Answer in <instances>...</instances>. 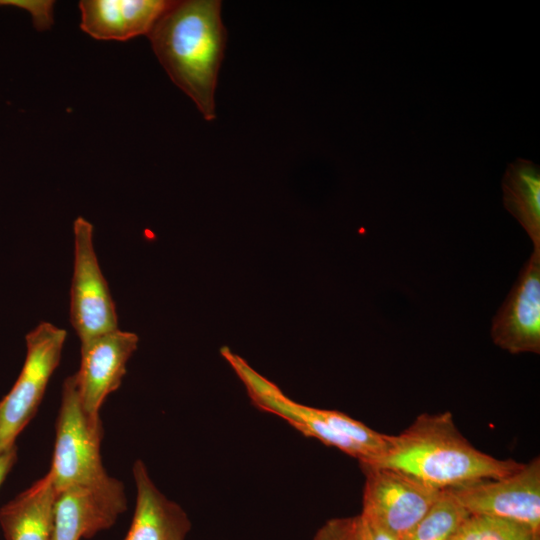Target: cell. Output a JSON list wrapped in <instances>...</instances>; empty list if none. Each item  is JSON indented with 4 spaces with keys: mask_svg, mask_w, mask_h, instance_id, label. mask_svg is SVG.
I'll return each mask as SVG.
<instances>
[{
    "mask_svg": "<svg viewBox=\"0 0 540 540\" xmlns=\"http://www.w3.org/2000/svg\"><path fill=\"white\" fill-rule=\"evenodd\" d=\"M148 37L171 80L206 120L215 119V90L227 38L221 2L173 1Z\"/></svg>",
    "mask_w": 540,
    "mask_h": 540,
    "instance_id": "1",
    "label": "cell"
},
{
    "mask_svg": "<svg viewBox=\"0 0 540 540\" xmlns=\"http://www.w3.org/2000/svg\"><path fill=\"white\" fill-rule=\"evenodd\" d=\"M523 463L498 459L474 447L450 412L420 414L398 435H389L384 455L369 465L401 470L439 490L499 478Z\"/></svg>",
    "mask_w": 540,
    "mask_h": 540,
    "instance_id": "2",
    "label": "cell"
},
{
    "mask_svg": "<svg viewBox=\"0 0 540 540\" xmlns=\"http://www.w3.org/2000/svg\"><path fill=\"white\" fill-rule=\"evenodd\" d=\"M66 335L64 329L48 322H41L26 335L22 370L0 401V454L15 446L17 437L35 416L60 362Z\"/></svg>",
    "mask_w": 540,
    "mask_h": 540,
    "instance_id": "3",
    "label": "cell"
},
{
    "mask_svg": "<svg viewBox=\"0 0 540 540\" xmlns=\"http://www.w3.org/2000/svg\"><path fill=\"white\" fill-rule=\"evenodd\" d=\"M102 438L101 420H93L86 414L74 376L67 377L62 386L55 447L49 470L57 493L107 474L101 459Z\"/></svg>",
    "mask_w": 540,
    "mask_h": 540,
    "instance_id": "4",
    "label": "cell"
},
{
    "mask_svg": "<svg viewBox=\"0 0 540 540\" xmlns=\"http://www.w3.org/2000/svg\"><path fill=\"white\" fill-rule=\"evenodd\" d=\"M365 475L361 513L396 539H403L443 490L391 467L360 464Z\"/></svg>",
    "mask_w": 540,
    "mask_h": 540,
    "instance_id": "5",
    "label": "cell"
},
{
    "mask_svg": "<svg viewBox=\"0 0 540 540\" xmlns=\"http://www.w3.org/2000/svg\"><path fill=\"white\" fill-rule=\"evenodd\" d=\"M74 267L70 321L81 343L118 329L117 313L93 245V226L83 217L73 225Z\"/></svg>",
    "mask_w": 540,
    "mask_h": 540,
    "instance_id": "6",
    "label": "cell"
},
{
    "mask_svg": "<svg viewBox=\"0 0 540 540\" xmlns=\"http://www.w3.org/2000/svg\"><path fill=\"white\" fill-rule=\"evenodd\" d=\"M469 514L502 517L540 531V459L514 472L447 489Z\"/></svg>",
    "mask_w": 540,
    "mask_h": 540,
    "instance_id": "7",
    "label": "cell"
},
{
    "mask_svg": "<svg viewBox=\"0 0 540 540\" xmlns=\"http://www.w3.org/2000/svg\"><path fill=\"white\" fill-rule=\"evenodd\" d=\"M127 510L124 484L106 474L57 493L51 540L92 538Z\"/></svg>",
    "mask_w": 540,
    "mask_h": 540,
    "instance_id": "8",
    "label": "cell"
},
{
    "mask_svg": "<svg viewBox=\"0 0 540 540\" xmlns=\"http://www.w3.org/2000/svg\"><path fill=\"white\" fill-rule=\"evenodd\" d=\"M221 354L231 365L257 408L281 417L307 437L337 448L359 462L362 460L359 448L327 423L322 415V409L291 400L278 386L254 370L229 348L223 347Z\"/></svg>",
    "mask_w": 540,
    "mask_h": 540,
    "instance_id": "9",
    "label": "cell"
},
{
    "mask_svg": "<svg viewBox=\"0 0 540 540\" xmlns=\"http://www.w3.org/2000/svg\"><path fill=\"white\" fill-rule=\"evenodd\" d=\"M137 345L135 333L119 329L81 343L80 368L73 376L81 405L91 419L101 420V406L121 385Z\"/></svg>",
    "mask_w": 540,
    "mask_h": 540,
    "instance_id": "10",
    "label": "cell"
},
{
    "mask_svg": "<svg viewBox=\"0 0 540 540\" xmlns=\"http://www.w3.org/2000/svg\"><path fill=\"white\" fill-rule=\"evenodd\" d=\"M495 345L511 354L540 353V250H533L491 325Z\"/></svg>",
    "mask_w": 540,
    "mask_h": 540,
    "instance_id": "11",
    "label": "cell"
},
{
    "mask_svg": "<svg viewBox=\"0 0 540 540\" xmlns=\"http://www.w3.org/2000/svg\"><path fill=\"white\" fill-rule=\"evenodd\" d=\"M166 0L80 1L81 29L99 40L125 41L151 32L172 5Z\"/></svg>",
    "mask_w": 540,
    "mask_h": 540,
    "instance_id": "12",
    "label": "cell"
},
{
    "mask_svg": "<svg viewBox=\"0 0 540 540\" xmlns=\"http://www.w3.org/2000/svg\"><path fill=\"white\" fill-rule=\"evenodd\" d=\"M132 474L137 490L136 506L123 540H185L191 522L182 507L161 493L142 460L135 461Z\"/></svg>",
    "mask_w": 540,
    "mask_h": 540,
    "instance_id": "13",
    "label": "cell"
},
{
    "mask_svg": "<svg viewBox=\"0 0 540 540\" xmlns=\"http://www.w3.org/2000/svg\"><path fill=\"white\" fill-rule=\"evenodd\" d=\"M57 498L52 474H47L0 508L6 540H51Z\"/></svg>",
    "mask_w": 540,
    "mask_h": 540,
    "instance_id": "14",
    "label": "cell"
},
{
    "mask_svg": "<svg viewBox=\"0 0 540 540\" xmlns=\"http://www.w3.org/2000/svg\"><path fill=\"white\" fill-rule=\"evenodd\" d=\"M503 205L540 250V171L534 162L517 158L502 179Z\"/></svg>",
    "mask_w": 540,
    "mask_h": 540,
    "instance_id": "15",
    "label": "cell"
},
{
    "mask_svg": "<svg viewBox=\"0 0 540 540\" xmlns=\"http://www.w3.org/2000/svg\"><path fill=\"white\" fill-rule=\"evenodd\" d=\"M469 515L449 490H443L433 506L401 540H449Z\"/></svg>",
    "mask_w": 540,
    "mask_h": 540,
    "instance_id": "16",
    "label": "cell"
},
{
    "mask_svg": "<svg viewBox=\"0 0 540 540\" xmlns=\"http://www.w3.org/2000/svg\"><path fill=\"white\" fill-rule=\"evenodd\" d=\"M531 527L502 517L470 514L449 540H534Z\"/></svg>",
    "mask_w": 540,
    "mask_h": 540,
    "instance_id": "17",
    "label": "cell"
},
{
    "mask_svg": "<svg viewBox=\"0 0 540 540\" xmlns=\"http://www.w3.org/2000/svg\"><path fill=\"white\" fill-rule=\"evenodd\" d=\"M312 540H398L362 513L327 520Z\"/></svg>",
    "mask_w": 540,
    "mask_h": 540,
    "instance_id": "18",
    "label": "cell"
},
{
    "mask_svg": "<svg viewBox=\"0 0 540 540\" xmlns=\"http://www.w3.org/2000/svg\"><path fill=\"white\" fill-rule=\"evenodd\" d=\"M0 6H13L31 14L38 30L49 29L53 24V1L46 0H0Z\"/></svg>",
    "mask_w": 540,
    "mask_h": 540,
    "instance_id": "19",
    "label": "cell"
},
{
    "mask_svg": "<svg viewBox=\"0 0 540 540\" xmlns=\"http://www.w3.org/2000/svg\"><path fill=\"white\" fill-rule=\"evenodd\" d=\"M17 460L16 445L0 454V487Z\"/></svg>",
    "mask_w": 540,
    "mask_h": 540,
    "instance_id": "20",
    "label": "cell"
},
{
    "mask_svg": "<svg viewBox=\"0 0 540 540\" xmlns=\"http://www.w3.org/2000/svg\"><path fill=\"white\" fill-rule=\"evenodd\" d=\"M534 540H540V534H538V535L534 538Z\"/></svg>",
    "mask_w": 540,
    "mask_h": 540,
    "instance_id": "21",
    "label": "cell"
}]
</instances>
